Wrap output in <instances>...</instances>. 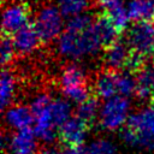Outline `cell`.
Returning <instances> with one entry per match:
<instances>
[{"label": "cell", "instance_id": "8", "mask_svg": "<svg viewBox=\"0 0 154 154\" xmlns=\"http://www.w3.org/2000/svg\"><path fill=\"white\" fill-rule=\"evenodd\" d=\"M131 52L142 59L154 55V23L137 22L132 24L125 38Z\"/></svg>", "mask_w": 154, "mask_h": 154}, {"label": "cell", "instance_id": "26", "mask_svg": "<svg viewBox=\"0 0 154 154\" xmlns=\"http://www.w3.org/2000/svg\"><path fill=\"white\" fill-rule=\"evenodd\" d=\"M153 1H154V0H153Z\"/></svg>", "mask_w": 154, "mask_h": 154}, {"label": "cell", "instance_id": "13", "mask_svg": "<svg viewBox=\"0 0 154 154\" xmlns=\"http://www.w3.org/2000/svg\"><path fill=\"white\" fill-rule=\"evenodd\" d=\"M5 124L13 131L26 130L34 125V113L30 106L24 103H13L5 109Z\"/></svg>", "mask_w": 154, "mask_h": 154}, {"label": "cell", "instance_id": "17", "mask_svg": "<svg viewBox=\"0 0 154 154\" xmlns=\"http://www.w3.org/2000/svg\"><path fill=\"white\" fill-rule=\"evenodd\" d=\"M55 1H57V6L60 8L63 14L69 18L85 13L89 6V0H55Z\"/></svg>", "mask_w": 154, "mask_h": 154}, {"label": "cell", "instance_id": "9", "mask_svg": "<svg viewBox=\"0 0 154 154\" xmlns=\"http://www.w3.org/2000/svg\"><path fill=\"white\" fill-rule=\"evenodd\" d=\"M30 14L26 6L17 4V2H8L1 16V28L6 35H13L20 29L29 25Z\"/></svg>", "mask_w": 154, "mask_h": 154}, {"label": "cell", "instance_id": "25", "mask_svg": "<svg viewBox=\"0 0 154 154\" xmlns=\"http://www.w3.org/2000/svg\"><path fill=\"white\" fill-rule=\"evenodd\" d=\"M51 154H70V153H69V149H66L65 152H59V153L55 152V153H51Z\"/></svg>", "mask_w": 154, "mask_h": 154}, {"label": "cell", "instance_id": "3", "mask_svg": "<svg viewBox=\"0 0 154 154\" xmlns=\"http://www.w3.org/2000/svg\"><path fill=\"white\" fill-rule=\"evenodd\" d=\"M123 141L132 147L154 148V106H143L132 112L122 130Z\"/></svg>", "mask_w": 154, "mask_h": 154}, {"label": "cell", "instance_id": "15", "mask_svg": "<svg viewBox=\"0 0 154 154\" xmlns=\"http://www.w3.org/2000/svg\"><path fill=\"white\" fill-rule=\"evenodd\" d=\"M126 11L130 20L148 22L154 17V1L153 0H128Z\"/></svg>", "mask_w": 154, "mask_h": 154}, {"label": "cell", "instance_id": "16", "mask_svg": "<svg viewBox=\"0 0 154 154\" xmlns=\"http://www.w3.org/2000/svg\"><path fill=\"white\" fill-rule=\"evenodd\" d=\"M17 89L18 84L14 75L7 70H4L0 79V102L4 109L13 105L17 96Z\"/></svg>", "mask_w": 154, "mask_h": 154}, {"label": "cell", "instance_id": "23", "mask_svg": "<svg viewBox=\"0 0 154 154\" xmlns=\"http://www.w3.org/2000/svg\"><path fill=\"white\" fill-rule=\"evenodd\" d=\"M149 76H150V84H152V96L154 97V65L148 67Z\"/></svg>", "mask_w": 154, "mask_h": 154}, {"label": "cell", "instance_id": "6", "mask_svg": "<svg viewBox=\"0 0 154 154\" xmlns=\"http://www.w3.org/2000/svg\"><path fill=\"white\" fill-rule=\"evenodd\" d=\"M131 114L130 99L125 96H113L103 100L100 105L97 122L103 130L113 132L120 129L123 130L126 126Z\"/></svg>", "mask_w": 154, "mask_h": 154}, {"label": "cell", "instance_id": "12", "mask_svg": "<svg viewBox=\"0 0 154 154\" xmlns=\"http://www.w3.org/2000/svg\"><path fill=\"white\" fill-rule=\"evenodd\" d=\"M37 137L31 129L13 131L2 138V144L11 154H35L37 149Z\"/></svg>", "mask_w": 154, "mask_h": 154}, {"label": "cell", "instance_id": "7", "mask_svg": "<svg viewBox=\"0 0 154 154\" xmlns=\"http://www.w3.org/2000/svg\"><path fill=\"white\" fill-rule=\"evenodd\" d=\"M34 28L42 42L57 41L64 32L66 22L65 16L57 5L45 4L40 6L34 17Z\"/></svg>", "mask_w": 154, "mask_h": 154}, {"label": "cell", "instance_id": "5", "mask_svg": "<svg viewBox=\"0 0 154 154\" xmlns=\"http://www.w3.org/2000/svg\"><path fill=\"white\" fill-rule=\"evenodd\" d=\"M59 88L64 99L79 105L90 97V87L85 70L76 64H67L59 76Z\"/></svg>", "mask_w": 154, "mask_h": 154}, {"label": "cell", "instance_id": "11", "mask_svg": "<svg viewBox=\"0 0 154 154\" xmlns=\"http://www.w3.org/2000/svg\"><path fill=\"white\" fill-rule=\"evenodd\" d=\"M88 135V123L76 114L66 120L59 130V138L67 148H81Z\"/></svg>", "mask_w": 154, "mask_h": 154}, {"label": "cell", "instance_id": "4", "mask_svg": "<svg viewBox=\"0 0 154 154\" xmlns=\"http://www.w3.org/2000/svg\"><path fill=\"white\" fill-rule=\"evenodd\" d=\"M94 90L96 96L102 100H107L113 96L130 97L136 94L137 78L131 71L128 70H105L95 77Z\"/></svg>", "mask_w": 154, "mask_h": 154}, {"label": "cell", "instance_id": "22", "mask_svg": "<svg viewBox=\"0 0 154 154\" xmlns=\"http://www.w3.org/2000/svg\"><path fill=\"white\" fill-rule=\"evenodd\" d=\"M95 1H96L97 6L107 13V16L114 11H118V10L125 7V5L128 2V0H95Z\"/></svg>", "mask_w": 154, "mask_h": 154}, {"label": "cell", "instance_id": "2", "mask_svg": "<svg viewBox=\"0 0 154 154\" xmlns=\"http://www.w3.org/2000/svg\"><path fill=\"white\" fill-rule=\"evenodd\" d=\"M34 113V132L43 143H52L63 124L72 117L71 102L64 97H53L48 93H37L30 101Z\"/></svg>", "mask_w": 154, "mask_h": 154}, {"label": "cell", "instance_id": "21", "mask_svg": "<svg viewBox=\"0 0 154 154\" xmlns=\"http://www.w3.org/2000/svg\"><path fill=\"white\" fill-rule=\"evenodd\" d=\"M107 17L111 19V22L114 24V26L117 28L118 31L126 29L129 26V23L131 22L130 18H129L126 7H123V8L118 10V11H114L111 14H108Z\"/></svg>", "mask_w": 154, "mask_h": 154}, {"label": "cell", "instance_id": "10", "mask_svg": "<svg viewBox=\"0 0 154 154\" xmlns=\"http://www.w3.org/2000/svg\"><path fill=\"white\" fill-rule=\"evenodd\" d=\"M131 57L132 52L126 41L116 40L103 49L102 59L107 70L123 71L125 69L128 70Z\"/></svg>", "mask_w": 154, "mask_h": 154}, {"label": "cell", "instance_id": "18", "mask_svg": "<svg viewBox=\"0 0 154 154\" xmlns=\"http://www.w3.org/2000/svg\"><path fill=\"white\" fill-rule=\"evenodd\" d=\"M99 111H100V105L96 101V99L89 97L85 101L77 105L76 116L89 124L99 117Z\"/></svg>", "mask_w": 154, "mask_h": 154}, {"label": "cell", "instance_id": "1", "mask_svg": "<svg viewBox=\"0 0 154 154\" xmlns=\"http://www.w3.org/2000/svg\"><path fill=\"white\" fill-rule=\"evenodd\" d=\"M118 30L108 17L94 18L89 13H82L69 18L64 32L55 42L59 57L81 61L94 58L117 40Z\"/></svg>", "mask_w": 154, "mask_h": 154}, {"label": "cell", "instance_id": "24", "mask_svg": "<svg viewBox=\"0 0 154 154\" xmlns=\"http://www.w3.org/2000/svg\"><path fill=\"white\" fill-rule=\"evenodd\" d=\"M13 2H17V4H20V5H24V6H28V5H31L34 2H36L37 0H12Z\"/></svg>", "mask_w": 154, "mask_h": 154}, {"label": "cell", "instance_id": "19", "mask_svg": "<svg viewBox=\"0 0 154 154\" xmlns=\"http://www.w3.org/2000/svg\"><path fill=\"white\" fill-rule=\"evenodd\" d=\"M84 150H85V154H116L117 153L116 146L109 140H105V138H99L96 141H93Z\"/></svg>", "mask_w": 154, "mask_h": 154}, {"label": "cell", "instance_id": "14", "mask_svg": "<svg viewBox=\"0 0 154 154\" xmlns=\"http://www.w3.org/2000/svg\"><path fill=\"white\" fill-rule=\"evenodd\" d=\"M16 53L19 55H31L34 54L42 42L34 25H26L20 29L11 37Z\"/></svg>", "mask_w": 154, "mask_h": 154}, {"label": "cell", "instance_id": "20", "mask_svg": "<svg viewBox=\"0 0 154 154\" xmlns=\"http://www.w3.org/2000/svg\"><path fill=\"white\" fill-rule=\"evenodd\" d=\"M16 53V49L13 47V43H12V40L10 37H4L1 40V45H0V59H1V64L4 66L8 65L12 60H13V57H14Z\"/></svg>", "mask_w": 154, "mask_h": 154}]
</instances>
